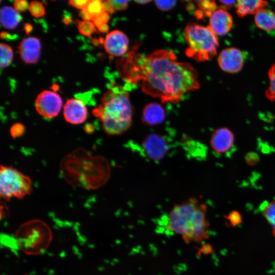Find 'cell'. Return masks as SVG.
I'll return each mask as SVG.
<instances>
[{
  "mask_svg": "<svg viewBox=\"0 0 275 275\" xmlns=\"http://www.w3.org/2000/svg\"><path fill=\"white\" fill-rule=\"evenodd\" d=\"M219 66L223 71L229 73L240 71L243 65V52L236 47H229L223 49L217 58Z\"/></svg>",
  "mask_w": 275,
  "mask_h": 275,
  "instance_id": "10",
  "label": "cell"
},
{
  "mask_svg": "<svg viewBox=\"0 0 275 275\" xmlns=\"http://www.w3.org/2000/svg\"><path fill=\"white\" fill-rule=\"evenodd\" d=\"M14 8L18 12H21L25 11L29 8V3L25 0H16L14 2Z\"/></svg>",
  "mask_w": 275,
  "mask_h": 275,
  "instance_id": "31",
  "label": "cell"
},
{
  "mask_svg": "<svg viewBox=\"0 0 275 275\" xmlns=\"http://www.w3.org/2000/svg\"><path fill=\"white\" fill-rule=\"evenodd\" d=\"M62 106L60 96L56 92L44 90L37 97L35 107L38 113L42 117L51 119L60 113Z\"/></svg>",
  "mask_w": 275,
  "mask_h": 275,
  "instance_id": "8",
  "label": "cell"
},
{
  "mask_svg": "<svg viewBox=\"0 0 275 275\" xmlns=\"http://www.w3.org/2000/svg\"><path fill=\"white\" fill-rule=\"evenodd\" d=\"M264 216L272 229V234L275 237V200L266 203L262 208Z\"/></svg>",
  "mask_w": 275,
  "mask_h": 275,
  "instance_id": "20",
  "label": "cell"
},
{
  "mask_svg": "<svg viewBox=\"0 0 275 275\" xmlns=\"http://www.w3.org/2000/svg\"><path fill=\"white\" fill-rule=\"evenodd\" d=\"M103 43L107 53L113 56L120 57L127 51L129 40L122 31L114 30L107 34Z\"/></svg>",
  "mask_w": 275,
  "mask_h": 275,
  "instance_id": "11",
  "label": "cell"
},
{
  "mask_svg": "<svg viewBox=\"0 0 275 275\" xmlns=\"http://www.w3.org/2000/svg\"><path fill=\"white\" fill-rule=\"evenodd\" d=\"M85 9L93 17V19L105 12L104 10L102 1L100 0H89L87 7Z\"/></svg>",
  "mask_w": 275,
  "mask_h": 275,
  "instance_id": "22",
  "label": "cell"
},
{
  "mask_svg": "<svg viewBox=\"0 0 275 275\" xmlns=\"http://www.w3.org/2000/svg\"><path fill=\"white\" fill-rule=\"evenodd\" d=\"M142 147L146 156L154 161L161 159L169 149L166 139L163 135L156 133L148 135L143 141Z\"/></svg>",
  "mask_w": 275,
  "mask_h": 275,
  "instance_id": "9",
  "label": "cell"
},
{
  "mask_svg": "<svg viewBox=\"0 0 275 275\" xmlns=\"http://www.w3.org/2000/svg\"><path fill=\"white\" fill-rule=\"evenodd\" d=\"M219 3H221V7L222 9L227 10L231 8L236 3V1H219Z\"/></svg>",
  "mask_w": 275,
  "mask_h": 275,
  "instance_id": "34",
  "label": "cell"
},
{
  "mask_svg": "<svg viewBox=\"0 0 275 275\" xmlns=\"http://www.w3.org/2000/svg\"><path fill=\"white\" fill-rule=\"evenodd\" d=\"M41 45L39 39L35 37L23 38L18 46V53L27 64H35L40 58Z\"/></svg>",
  "mask_w": 275,
  "mask_h": 275,
  "instance_id": "14",
  "label": "cell"
},
{
  "mask_svg": "<svg viewBox=\"0 0 275 275\" xmlns=\"http://www.w3.org/2000/svg\"><path fill=\"white\" fill-rule=\"evenodd\" d=\"M269 86L265 91L266 97L271 101H275V63L269 68L268 71Z\"/></svg>",
  "mask_w": 275,
  "mask_h": 275,
  "instance_id": "24",
  "label": "cell"
},
{
  "mask_svg": "<svg viewBox=\"0 0 275 275\" xmlns=\"http://www.w3.org/2000/svg\"><path fill=\"white\" fill-rule=\"evenodd\" d=\"M226 218L228 221L233 226H236L240 224L242 222V216L240 213L236 210L231 212Z\"/></svg>",
  "mask_w": 275,
  "mask_h": 275,
  "instance_id": "29",
  "label": "cell"
},
{
  "mask_svg": "<svg viewBox=\"0 0 275 275\" xmlns=\"http://www.w3.org/2000/svg\"><path fill=\"white\" fill-rule=\"evenodd\" d=\"M109 2L115 10H123L127 8L128 4L127 1H112Z\"/></svg>",
  "mask_w": 275,
  "mask_h": 275,
  "instance_id": "32",
  "label": "cell"
},
{
  "mask_svg": "<svg viewBox=\"0 0 275 275\" xmlns=\"http://www.w3.org/2000/svg\"><path fill=\"white\" fill-rule=\"evenodd\" d=\"M118 69L130 82L142 80V91L162 103H177L184 94L200 87L197 70L188 63L178 62L174 53L166 49L148 55L131 52Z\"/></svg>",
  "mask_w": 275,
  "mask_h": 275,
  "instance_id": "1",
  "label": "cell"
},
{
  "mask_svg": "<svg viewBox=\"0 0 275 275\" xmlns=\"http://www.w3.org/2000/svg\"><path fill=\"white\" fill-rule=\"evenodd\" d=\"M109 14L106 12H104L94 17L92 20V22L98 28L102 25L107 24V22L109 19Z\"/></svg>",
  "mask_w": 275,
  "mask_h": 275,
  "instance_id": "30",
  "label": "cell"
},
{
  "mask_svg": "<svg viewBox=\"0 0 275 275\" xmlns=\"http://www.w3.org/2000/svg\"><path fill=\"white\" fill-rule=\"evenodd\" d=\"M28 9L31 15L36 18L43 16L45 14V9L43 3L38 1L31 2Z\"/></svg>",
  "mask_w": 275,
  "mask_h": 275,
  "instance_id": "26",
  "label": "cell"
},
{
  "mask_svg": "<svg viewBox=\"0 0 275 275\" xmlns=\"http://www.w3.org/2000/svg\"><path fill=\"white\" fill-rule=\"evenodd\" d=\"M31 178L13 167L1 166L0 195L9 201L12 198L21 199L32 192Z\"/></svg>",
  "mask_w": 275,
  "mask_h": 275,
  "instance_id": "7",
  "label": "cell"
},
{
  "mask_svg": "<svg viewBox=\"0 0 275 275\" xmlns=\"http://www.w3.org/2000/svg\"><path fill=\"white\" fill-rule=\"evenodd\" d=\"M63 115L67 122L77 125L81 124L86 120L88 112L81 100L71 98L66 102L64 106Z\"/></svg>",
  "mask_w": 275,
  "mask_h": 275,
  "instance_id": "13",
  "label": "cell"
},
{
  "mask_svg": "<svg viewBox=\"0 0 275 275\" xmlns=\"http://www.w3.org/2000/svg\"><path fill=\"white\" fill-rule=\"evenodd\" d=\"M82 170L74 185L88 189L97 188L106 182L109 175L107 160L101 156L93 157L83 149L75 150L62 162V171L68 182Z\"/></svg>",
  "mask_w": 275,
  "mask_h": 275,
  "instance_id": "4",
  "label": "cell"
},
{
  "mask_svg": "<svg viewBox=\"0 0 275 275\" xmlns=\"http://www.w3.org/2000/svg\"><path fill=\"white\" fill-rule=\"evenodd\" d=\"M184 36L188 45L185 51L188 57L203 62L216 54L218 43L216 35L209 25L188 24L184 29Z\"/></svg>",
  "mask_w": 275,
  "mask_h": 275,
  "instance_id": "5",
  "label": "cell"
},
{
  "mask_svg": "<svg viewBox=\"0 0 275 275\" xmlns=\"http://www.w3.org/2000/svg\"><path fill=\"white\" fill-rule=\"evenodd\" d=\"M176 1H155L156 7L161 11H168L173 8L176 4Z\"/></svg>",
  "mask_w": 275,
  "mask_h": 275,
  "instance_id": "28",
  "label": "cell"
},
{
  "mask_svg": "<svg viewBox=\"0 0 275 275\" xmlns=\"http://www.w3.org/2000/svg\"><path fill=\"white\" fill-rule=\"evenodd\" d=\"M24 126L19 122L13 124L10 129V135L13 139L21 136L24 134Z\"/></svg>",
  "mask_w": 275,
  "mask_h": 275,
  "instance_id": "27",
  "label": "cell"
},
{
  "mask_svg": "<svg viewBox=\"0 0 275 275\" xmlns=\"http://www.w3.org/2000/svg\"><path fill=\"white\" fill-rule=\"evenodd\" d=\"M104 11L108 14H113L115 10L109 1H102Z\"/></svg>",
  "mask_w": 275,
  "mask_h": 275,
  "instance_id": "35",
  "label": "cell"
},
{
  "mask_svg": "<svg viewBox=\"0 0 275 275\" xmlns=\"http://www.w3.org/2000/svg\"><path fill=\"white\" fill-rule=\"evenodd\" d=\"M24 30L27 35H29L30 33L33 30V26L31 24L29 23H25L24 24Z\"/></svg>",
  "mask_w": 275,
  "mask_h": 275,
  "instance_id": "37",
  "label": "cell"
},
{
  "mask_svg": "<svg viewBox=\"0 0 275 275\" xmlns=\"http://www.w3.org/2000/svg\"><path fill=\"white\" fill-rule=\"evenodd\" d=\"M10 37V35L5 32H2L1 33V38L3 39H8Z\"/></svg>",
  "mask_w": 275,
  "mask_h": 275,
  "instance_id": "39",
  "label": "cell"
},
{
  "mask_svg": "<svg viewBox=\"0 0 275 275\" xmlns=\"http://www.w3.org/2000/svg\"><path fill=\"white\" fill-rule=\"evenodd\" d=\"M92 112L100 120L102 129L109 135L124 133L132 123L133 107L129 93L117 84L111 86Z\"/></svg>",
  "mask_w": 275,
  "mask_h": 275,
  "instance_id": "2",
  "label": "cell"
},
{
  "mask_svg": "<svg viewBox=\"0 0 275 275\" xmlns=\"http://www.w3.org/2000/svg\"><path fill=\"white\" fill-rule=\"evenodd\" d=\"M134 2L138 4H146L148 3L151 2V1H148V0H143V1H134Z\"/></svg>",
  "mask_w": 275,
  "mask_h": 275,
  "instance_id": "41",
  "label": "cell"
},
{
  "mask_svg": "<svg viewBox=\"0 0 275 275\" xmlns=\"http://www.w3.org/2000/svg\"><path fill=\"white\" fill-rule=\"evenodd\" d=\"M15 236L19 249L30 255H36L44 252L52 239L50 228L40 219H32L21 225Z\"/></svg>",
  "mask_w": 275,
  "mask_h": 275,
  "instance_id": "6",
  "label": "cell"
},
{
  "mask_svg": "<svg viewBox=\"0 0 275 275\" xmlns=\"http://www.w3.org/2000/svg\"><path fill=\"white\" fill-rule=\"evenodd\" d=\"M109 27L107 24L102 25L98 28V31L101 33H107L108 31Z\"/></svg>",
  "mask_w": 275,
  "mask_h": 275,
  "instance_id": "38",
  "label": "cell"
},
{
  "mask_svg": "<svg viewBox=\"0 0 275 275\" xmlns=\"http://www.w3.org/2000/svg\"><path fill=\"white\" fill-rule=\"evenodd\" d=\"M1 23L7 29H14L21 20L19 12L10 6H4L0 12Z\"/></svg>",
  "mask_w": 275,
  "mask_h": 275,
  "instance_id": "18",
  "label": "cell"
},
{
  "mask_svg": "<svg viewBox=\"0 0 275 275\" xmlns=\"http://www.w3.org/2000/svg\"><path fill=\"white\" fill-rule=\"evenodd\" d=\"M89 2V0H70L68 3L72 6L82 10L87 7Z\"/></svg>",
  "mask_w": 275,
  "mask_h": 275,
  "instance_id": "33",
  "label": "cell"
},
{
  "mask_svg": "<svg viewBox=\"0 0 275 275\" xmlns=\"http://www.w3.org/2000/svg\"><path fill=\"white\" fill-rule=\"evenodd\" d=\"M1 59L0 66L5 68L10 65L13 59V52L11 47L5 43L0 44Z\"/></svg>",
  "mask_w": 275,
  "mask_h": 275,
  "instance_id": "21",
  "label": "cell"
},
{
  "mask_svg": "<svg viewBox=\"0 0 275 275\" xmlns=\"http://www.w3.org/2000/svg\"><path fill=\"white\" fill-rule=\"evenodd\" d=\"M166 119V112L162 106L158 103L151 102L144 108L142 122L148 126H155L162 123Z\"/></svg>",
  "mask_w": 275,
  "mask_h": 275,
  "instance_id": "16",
  "label": "cell"
},
{
  "mask_svg": "<svg viewBox=\"0 0 275 275\" xmlns=\"http://www.w3.org/2000/svg\"><path fill=\"white\" fill-rule=\"evenodd\" d=\"M233 18L227 10L218 9L210 16L209 26L215 35L223 36L231 30Z\"/></svg>",
  "mask_w": 275,
  "mask_h": 275,
  "instance_id": "15",
  "label": "cell"
},
{
  "mask_svg": "<svg viewBox=\"0 0 275 275\" xmlns=\"http://www.w3.org/2000/svg\"><path fill=\"white\" fill-rule=\"evenodd\" d=\"M234 141L233 132L228 128L223 127L213 131L210 143L214 151L217 153L224 154L232 149Z\"/></svg>",
  "mask_w": 275,
  "mask_h": 275,
  "instance_id": "12",
  "label": "cell"
},
{
  "mask_svg": "<svg viewBox=\"0 0 275 275\" xmlns=\"http://www.w3.org/2000/svg\"><path fill=\"white\" fill-rule=\"evenodd\" d=\"M63 21L66 24H68L71 21V17L70 16L65 17L63 18Z\"/></svg>",
  "mask_w": 275,
  "mask_h": 275,
  "instance_id": "40",
  "label": "cell"
},
{
  "mask_svg": "<svg viewBox=\"0 0 275 275\" xmlns=\"http://www.w3.org/2000/svg\"><path fill=\"white\" fill-rule=\"evenodd\" d=\"M207 207L195 198L175 204L167 217V229L180 235L186 243L199 242L208 237Z\"/></svg>",
  "mask_w": 275,
  "mask_h": 275,
  "instance_id": "3",
  "label": "cell"
},
{
  "mask_svg": "<svg viewBox=\"0 0 275 275\" xmlns=\"http://www.w3.org/2000/svg\"><path fill=\"white\" fill-rule=\"evenodd\" d=\"M75 23L79 33L82 35L90 37L96 31L95 25L92 21L76 20Z\"/></svg>",
  "mask_w": 275,
  "mask_h": 275,
  "instance_id": "23",
  "label": "cell"
},
{
  "mask_svg": "<svg viewBox=\"0 0 275 275\" xmlns=\"http://www.w3.org/2000/svg\"><path fill=\"white\" fill-rule=\"evenodd\" d=\"M196 2L205 16L210 17L216 10V4L214 1H197Z\"/></svg>",
  "mask_w": 275,
  "mask_h": 275,
  "instance_id": "25",
  "label": "cell"
},
{
  "mask_svg": "<svg viewBox=\"0 0 275 275\" xmlns=\"http://www.w3.org/2000/svg\"><path fill=\"white\" fill-rule=\"evenodd\" d=\"M268 4V2L262 0H239L235 4L236 14L240 17L248 15L256 14Z\"/></svg>",
  "mask_w": 275,
  "mask_h": 275,
  "instance_id": "17",
  "label": "cell"
},
{
  "mask_svg": "<svg viewBox=\"0 0 275 275\" xmlns=\"http://www.w3.org/2000/svg\"><path fill=\"white\" fill-rule=\"evenodd\" d=\"M79 16L83 19V20L92 21L93 20V17L88 13L85 9L80 11L79 13Z\"/></svg>",
  "mask_w": 275,
  "mask_h": 275,
  "instance_id": "36",
  "label": "cell"
},
{
  "mask_svg": "<svg viewBox=\"0 0 275 275\" xmlns=\"http://www.w3.org/2000/svg\"><path fill=\"white\" fill-rule=\"evenodd\" d=\"M255 22L263 30L272 31L275 29V13L271 10L264 8L255 15Z\"/></svg>",
  "mask_w": 275,
  "mask_h": 275,
  "instance_id": "19",
  "label": "cell"
}]
</instances>
